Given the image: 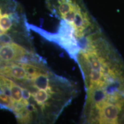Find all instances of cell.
<instances>
[{
  "instance_id": "cell-1",
  "label": "cell",
  "mask_w": 124,
  "mask_h": 124,
  "mask_svg": "<svg viewBox=\"0 0 124 124\" xmlns=\"http://www.w3.org/2000/svg\"><path fill=\"white\" fill-rule=\"evenodd\" d=\"M29 30L21 5L15 0H0V44H24L31 39Z\"/></svg>"
},
{
  "instance_id": "cell-2",
  "label": "cell",
  "mask_w": 124,
  "mask_h": 124,
  "mask_svg": "<svg viewBox=\"0 0 124 124\" xmlns=\"http://www.w3.org/2000/svg\"><path fill=\"white\" fill-rule=\"evenodd\" d=\"M29 29L40 34L46 40L58 44L67 52L70 56L77 62V57L80 51L77 39L74 33L73 29L63 21L60 24L57 33H50L39 28L29 24Z\"/></svg>"
}]
</instances>
